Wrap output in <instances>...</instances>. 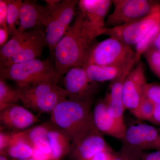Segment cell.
Here are the masks:
<instances>
[{
	"mask_svg": "<svg viewBox=\"0 0 160 160\" xmlns=\"http://www.w3.org/2000/svg\"><path fill=\"white\" fill-rule=\"evenodd\" d=\"M94 39L83 26L82 17L79 12L53 51L55 69L58 74L61 76L73 67H85Z\"/></svg>",
	"mask_w": 160,
	"mask_h": 160,
	"instance_id": "6da1fadb",
	"label": "cell"
},
{
	"mask_svg": "<svg viewBox=\"0 0 160 160\" xmlns=\"http://www.w3.org/2000/svg\"><path fill=\"white\" fill-rule=\"evenodd\" d=\"M92 103L66 99L52 112V122L67 135L71 145L93 122Z\"/></svg>",
	"mask_w": 160,
	"mask_h": 160,
	"instance_id": "7a4b0ae2",
	"label": "cell"
},
{
	"mask_svg": "<svg viewBox=\"0 0 160 160\" xmlns=\"http://www.w3.org/2000/svg\"><path fill=\"white\" fill-rule=\"evenodd\" d=\"M0 73L1 79L15 81L19 88L46 83L57 85L61 77L48 59H35L1 68Z\"/></svg>",
	"mask_w": 160,
	"mask_h": 160,
	"instance_id": "3957f363",
	"label": "cell"
},
{
	"mask_svg": "<svg viewBox=\"0 0 160 160\" xmlns=\"http://www.w3.org/2000/svg\"><path fill=\"white\" fill-rule=\"evenodd\" d=\"M137 63L135 52L130 46L109 37L93 46L86 66L92 64L128 67Z\"/></svg>",
	"mask_w": 160,
	"mask_h": 160,
	"instance_id": "277c9868",
	"label": "cell"
},
{
	"mask_svg": "<svg viewBox=\"0 0 160 160\" xmlns=\"http://www.w3.org/2000/svg\"><path fill=\"white\" fill-rule=\"evenodd\" d=\"M114 9L107 18L106 28L122 26L160 11V4L149 0H113Z\"/></svg>",
	"mask_w": 160,
	"mask_h": 160,
	"instance_id": "5b68a950",
	"label": "cell"
},
{
	"mask_svg": "<svg viewBox=\"0 0 160 160\" xmlns=\"http://www.w3.org/2000/svg\"><path fill=\"white\" fill-rule=\"evenodd\" d=\"M78 2L76 0H64L52 8L45 34L47 46L52 52L70 27Z\"/></svg>",
	"mask_w": 160,
	"mask_h": 160,
	"instance_id": "8992f818",
	"label": "cell"
},
{
	"mask_svg": "<svg viewBox=\"0 0 160 160\" xmlns=\"http://www.w3.org/2000/svg\"><path fill=\"white\" fill-rule=\"evenodd\" d=\"M160 24V11L122 26L106 28L104 35L131 47L135 46L155 26Z\"/></svg>",
	"mask_w": 160,
	"mask_h": 160,
	"instance_id": "52a82bcc",
	"label": "cell"
},
{
	"mask_svg": "<svg viewBox=\"0 0 160 160\" xmlns=\"http://www.w3.org/2000/svg\"><path fill=\"white\" fill-rule=\"evenodd\" d=\"M112 4L110 0H81L79 2L83 26L95 38L104 34L105 19Z\"/></svg>",
	"mask_w": 160,
	"mask_h": 160,
	"instance_id": "ba28073f",
	"label": "cell"
},
{
	"mask_svg": "<svg viewBox=\"0 0 160 160\" xmlns=\"http://www.w3.org/2000/svg\"><path fill=\"white\" fill-rule=\"evenodd\" d=\"M97 83L89 79L86 69L82 67L69 69L64 79L65 89L69 99L84 102H92L97 90Z\"/></svg>",
	"mask_w": 160,
	"mask_h": 160,
	"instance_id": "9c48e42d",
	"label": "cell"
},
{
	"mask_svg": "<svg viewBox=\"0 0 160 160\" xmlns=\"http://www.w3.org/2000/svg\"><path fill=\"white\" fill-rule=\"evenodd\" d=\"M124 144L141 152L160 150V128L138 123L126 128Z\"/></svg>",
	"mask_w": 160,
	"mask_h": 160,
	"instance_id": "30bf717a",
	"label": "cell"
},
{
	"mask_svg": "<svg viewBox=\"0 0 160 160\" xmlns=\"http://www.w3.org/2000/svg\"><path fill=\"white\" fill-rule=\"evenodd\" d=\"M106 150H112L96 126H90L71 145V151L76 160H89L95 155Z\"/></svg>",
	"mask_w": 160,
	"mask_h": 160,
	"instance_id": "8fae6325",
	"label": "cell"
},
{
	"mask_svg": "<svg viewBox=\"0 0 160 160\" xmlns=\"http://www.w3.org/2000/svg\"><path fill=\"white\" fill-rule=\"evenodd\" d=\"M144 64L141 61L127 76L123 86V99L126 109L134 110L144 96L146 84Z\"/></svg>",
	"mask_w": 160,
	"mask_h": 160,
	"instance_id": "7c38bea8",
	"label": "cell"
},
{
	"mask_svg": "<svg viewBox=\"0 0 160 160\" xmlns=\"http://www.w3.org/2000/svg\"><path fill=\"white\" fill-rule=\"evenodd\" d=\"M52 7L38 5L34 1H23L20 9L18 34L42 26L46 27Z\"/></svg>",
	"mask_w": 160,
	"mask_h": 160,
	"instance_id": "4fadbf2b",
	"label": "cell"
},
{
	"mask_svg": "<svg viewBox=\"0 0 160 160\" xmlns=\"http://www.w3.org/2000/svg\"><path fill=\"white\" fill-rule=\"evenodd\" d=\"M92 114L95 126L102 134L124 139L127 127L109 115L104 99L97 104Z\"/></svg>",
	"mask_w": 160,
	"mask_h": 160,
	"instance_id": "5bb4252c",
	"label": "cell"
},
{
	"mask_svg": "<svg viewBox=\"0 0 160 160\" xmlns=\"http://www.w3.org/2000/svg\"><path fill=\"white\" fill-rule=\"evenodd\" d=\"M0 122L5 127L23 130L38 122L39 119L26 108L14 104L1 111Z\"/></svg>",
	"mask_w": 160,
	"mask_h": 160,
	"instance_id": "9a60e30c",
	"label": "cell"
},
{
	"mask_svg": "<svg viewBox=\"0 0 160 160\" xmlns=\"http://www.w3.org/2000/svg\"><path fill=\"white\" fill-rule=\"evenodd\" d=\"M130 71L125 72L111 82L109 91L104 99L109 115L125 125L124 114L126 109L123 102V86L125 79Z\"/></svg>",
	"mask_w": 160,
	"mask_h": 160,
	"instance_id": "2e32d148",
	"label": "cell"
},
{
	"mask_svg": "<svg viewBox=\"0 0 160 160\" xmlns=\"http://www.w3.org/2000/svg\"><path fill=\"white\" fill-rule=\"evenodd\" d=\"M46 45H47L45 32L42 31L17 54L4 62L1 63V68L38 58L41 56Z\"/></svg>",
	"mask_w": 160,
	"mask_h": 160,
	"instance_id": "e0dca14e",
	"label": "cell"
},
{
	"mask_svg": "<svg viewBox=\"0 0 160 160\" xmlns=\"http://www.w3.org/2000/svg\"><path fill=\"white\" fill-rule=\"evenodd\" d=\"M46 124L52 149V160H61L71 151V142L64 132L54 124Z\"/></svg>",
	"mask_w": 160,
	"mask_h": 160,
	"instance_id": "ac0fdd59",
	"label": "cell"
},
{
	"mask_svg": "<svg viewBox=\"0 0 160 160\" xmlns=\"http://www.w3.org/2000/svg\"><path fill=\"white\" fill-rule=\"evenodd\" d=\"M68 97L65 89L58 86L54 90L48 92L26 103L25 106L40 112H50L59 103Z\"/></svg>",
	"mask_w": 160,
	"mask_h": 160,
	"instance_id": "d6986e66",
	"label": "cell"
},
{
	"mask_svg": "<svg viewBox=\"0 0 160 160\" xmlns=\"http://www.w3.org/2000/svg\"><path fill=\"white\" fill-rule=\"evenodd\" d=\"M135 66L122 67L119 66L86 65L84 68L89 79L94 82L112 81L117 79L127 72L131 71Z\"/></svg>",
	"mask_w": 160,
	"mask_h": 160,
	"instance_id": "ffe728a7",
	"label": "cell"
},
{
	"mask_svg": "<svg viewBox=\"0 0 160 160\" xmlns=\"http://www.w3.org/2000/svg\"><path fill=\"white\" fill-rule=\"evenodd\" d=\"M42 31L40 28L28 30L23 33L17 35L8 41L0 50L1 64L17 54L37 37Z\"/></svg>",
	"mask_w": 160,
	"mask_h": 160,
	"instance_id": "44dd1931",
	"label": "cell"
},
{
	"mask_svg": "<svg viewBox=\"0 0 160 160\" xmlns=\"http://www.w3.org/2000/svg\"><path fill=\"white\" fill-rule=\"evenodd\" d=\"M19 132L22 137L33 148L36 147L43 152L51 155L52 149L47 136L46 123Z\"/></svg>",
	"mask_w": 160,
	"mask_h": 160,
	"instance_id": "7402d4cb",
	"label": "cell"
},
{
	"mask_svg": "<svg viewBox=\"0 0 160 160\" xmlns=\"http://www.w3.org/2000/svg\"><path fill=\"white\" fill-rule=\"evenodd\" d=\"M33 149V147L18 132L12 134L6 152L13 159H22L32 157Z\"/></svg>",
	"mask_w": 160,
	"mask_h": 160,
	"instance_id": "603a6c76",
	"label": "cell"
},
{
	"mask_svg": "<svg viewBox=\"0 0 160 160\" xmlns=\"http://www.w3.org/2000/svg\"><path fill=\"white\" fill-rule=\"evenodd\" d=\"M144 94L151 100L154 106V112L151 122L160 125V85L156 83L146 84Z\"/></svg>",
	"mask_w": 160,
	"mask_h": 160,
	"instance_id": "cb8c5ba5",
	"label": "cell"
},
{
	"mask_svg": "<svg viewBox=\"0 0 160 160\" xmlns=\"http://www.w3.org/2000/svg\"><path fill=\"white\" fill-rule=\"evenodd\" d=\"M21 101L18 90L9 87L4 80H0V111Z\"/></svg>",
	"mask_w": 160,
	"mask_h": 160,
	"instance_id": "d4e9b609",
	"label": "cell"
},
{
	"mask_svg": "<svg viewBox=\"0 0 160 160\" xmlns=\"http://www.w3.org/2000/svg\"><path fill=\"white\" fill-rule=\"evenodd\" d=\"M22 0H9L8 6L7 25L9 35L12 37L18 35L17 24L19 18L20 9L22 4Z\"/></svg>",
	"mask_w": 160,
	"mask_h": 160,
	"instance_id": "484cf974",
	"label": "cell"
},
{
	"mask_svg": "<svg viewBox=\"0 0 160 160\" xmlns=\"http://www.w3.org/2000/svg\"><path fill=\"white\" fill-rule=\"evenodd\" d=\"M154 112V106L151 100L144 94L139 104L131 113L137 118L151 122Z\"/></svg>",
	"mask_w": 160,
	"mask_h": 160,
	"instance_id": "4316f807",
	"label": "cell"
},
{
	"mask_svg": "<svg viewBox=\"0 0 160 160\" xmlns=\"http://www.w3.org/2000/svg\"><path fill=\"white\" fill-rule=\"evenodd\" d=\"M160 31V24L152 28L135 46L138 63L140 61L141 56L151 48L155 38Z\"/></svg>",
	"mask_w": 160,
	"mask_h": 160,
	"instance_id": "83f0119b",
	"label": "cell"
},
{
	"mask_svg": "<svg viewBox=\"0 0 160 160\" xmlns=\"http://www.w3.org/2000/svg\"><path fill=\"white\" fill-rule=\"evenodd\" d=\"M143 55L152 71L160 79V52L151 47Z\"/></svg>",
	"mask_w": 160,
	"mask_h": 160,
	"instance_id": "f1b7e54d",
	"label": "cell"
},
{
	"mask_svg": "<svg viewBox=\"0 0 160 160\" xmlns=\"http://www.w3.org/2000/svg\"><path fill=\"white\" fill-rule=\"evenodd\" d=\"M142 152L124 144L120 151L115 153L112 160H142Z\"/></svg>",
	"mask_w": 160,
	"mask_h": 160,
	"instance_id": "f546056e",
	"label": "cell"
},
{
	"mask_svg": "<svg viewBox=\"0 0 160 160\" xmlns=\"http://www.w3.org/2000/svg\"><path fill=\"white\" fill-rule=\"evenodd\" d=\"M9 1L0 0V27H8L7 16Z\"/></svg>",
	"mask_w": 160,
	"mask_h": 160,
	"instance_id": "4dcf8cb0",
	"label": "cell"
},
{
	"mask_svg": "<svg viewBox=\"0 0 160 160\" xmlns=\"http://www.w3.org/2000/svg\"><path fill=\"white\" fill-rule=\"evenodd\" d=\"M114 155L112 150H104L95 155L89 160H112Z\"/></svg>",
	"mask_w": 160,
	"mask_h": 160,
	"instance_id": "1f68e13d",
	"label": "cell"
},
{
	"mask_svg": "<svg viewBox=\"0 0 160 160\" xmlns=\"http://www.w3.org/2000/svg\"><path fill=\"white\" fill-rule=\"evenodd\" d=\"M12 134H7L6 132L1 131L0 133V152L6 153V151L9 146Z\"/></svg>",
	"mask_w": 160,
	"mask_h": 160,
	"instance_id": "d6a6232c",
	"label": "cell"
},
{
	"mask_svg": "<svg viewBox=\"0 0 160 160\" xmlns=\"http://www.w3.org/2000/svg\"><path fill=\"white\" fill-rule=\"evenodd\" d=\"M32 157L36 160H52L51 155L47 154L34 147Z\"/></svg>",
	"mask_w": 160,
	"mask_h": 160,
	"instance_id": "836d02e7",
	"label": "cell"
},
{
	"mask_svg": "<svg viewBox=\"0 0 160 160\" xmlns=\"http://www.w3.org/2000/svg\"><path fill=\"white\" fill-rule=\"evenodd\" d=\"M9 35L8 27H0V46L1 48L8 42Z\"/></svg>",
	"mask_w": 160,
	"mask_h": 160,
	"instance_id": "e575fe53",
	"label": "cell"
},
{
	"mask_svg": "<svg viewBox=\"0 0 160 160\" xmlns=\"http://www.w3.org/2000/svg\"><path fill=\"white\" fill-rule=\"evenodd\" d=\"M142 160H160V150L143 154Z\"/></svg>",
	"mask_w": 160,
	"mask_h": 160,
	"instance_id": "d590c367",
	"label": "cell"
},
{
	"mask_svg": "<svg viewBox=\"0 0 160 160\" xmlns=\"http://www.w3.org/2000/svg\"><path fill=\"white\" fill-rule=\"evenodd\" d=\"M151 47L160 52V31L155 38Z\"/></svg>",
	"mask_w": 160,
	"mask_h": 160,
	"instance_id": "8d00e7d4",
	"label": "cell"
},
{
	"mask_svg": "<svg viewBox=\"0 0 160 160\" xmlns=\"http://www.w3.org/2000/svg\"><path fill=\"white\" fill-rule=\"evenodd\" d=\"M6 153H1L0 156V160H8L7 157H6Z\"/></svg>",
	"mask_w": 160,
	"mask_h": 160,
	"instance_id": "74e56055",
	"label": "cell"
},
{
	"mask_svg": "<svg viewBox=\"0 0 160 160\" xmlns=\"http://www.w3.org/2000/svg\"><path fill=\"white\" fill-rule=\"evenodd\" d=\"M12 160H36L32 158H29L27 159H12Z\"/></svg>",
	"mask_w": 160,
	"mask_h": 160,
	"instance_id": "f35d334b",
	"label": "cell"
}]
</instances>
